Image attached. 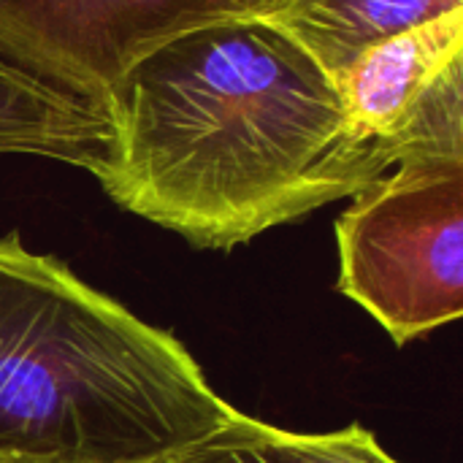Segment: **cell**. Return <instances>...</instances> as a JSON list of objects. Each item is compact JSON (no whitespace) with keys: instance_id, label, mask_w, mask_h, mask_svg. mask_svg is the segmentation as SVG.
Returning a JSON list of instances; mask_svg holds the SVG:
<instances>
[{"instance_id":"6da1fadb","label":"cell","mask_w":463,"mask_h":463,"mask_svg":"<svg viewBox=\"0 0 463 463\" xmlns=\"http://www.w3.org/2000/svg\"><path fill=\"white\" fill-rule=\"evenodd\" d=\"M95 179L201 250L353 198L399 165L364 141L334 79L266 16L217 22L146 54L119 84Z\"/></svg>"},{"instance_id":"7a4b0ae2","label":"cell","mask_w":463,"mask_h":463,"mask_svg":"<svg viewBox=\"0 0 463 463\" xmlns=\"http://www.w3.org/2000/svg\"><path fill=\"white\" fill-rule=\"evenodd\" d=\"M231 410L179 339L0 236V458L141 463Z\"/></svg>"},{"instance_id":"3957f363","label":"cell","mask_w":463,"mask_h":463,"mask_svg":"<svg viewBox=\"0 0 463 463\" xmlns=\"http://www.w3.org/2000/svg\"><path fill=\"white\" fill-rule=\"evenodd\" d=\"M339 290L396 345L463 312V155H415L336 220Z\"/></svg>"},{"instance_id":"277c9868","label":"cell","mask_w":463,"mask_h":463,"mask_svg":"<svg viewBox=\"0 0 463 463\" xmlns=\"http://www.w3.org/2000/svg\"><path fill=\"white\" fill-rule=\"evenodd\" d=\"M290 0H0V60L109 114L122 79L193 30Z\"/></svg>"},{"instance_id":"5b68a950","label":"cell","mask_w":463,"mask_h":463,"mask_svg":"<svg viewBox=\"0 0 463 463\" xmlns=\"http://www.w3.org/2000/svg\"><path fill=\"white\" fill-rule=\"evenodd\" d=\"M461 8L463 0H290L266 19L336 79L369 46Z\"/></svg>"},{"instance_id":"8992f818","label":"cell","mask_w":463,"mask_h":463,"mask_svg":"<svg viewBox=\"0 0 463 463\" xmlns=\"http://www.w3.org/2000/svg\"><path fill=\"white\" fill-rule=\"evenodd\" d=\"M141 463H399L361 426L328 434L282 431L236 410L212 431Z\"/></svg>"},{"instance_id":"52a82bcc","label":"cell","mask_w":463,"mask_h":463,"mask_svg":"<svg viewBox=\"0 0 463 463\" xmlns=\"http://www.w3.org/2000/svg\"><path fill=\"white\" fill-rule=\"evenodd\" d=\"M62 125L49 111L0 100V155H38L54 160L62 152Z\"/></svg>"},{"instance_id":"ba28073f","label":"cell","mask_w":463,"mask_h":463,"mask_svg":"<svg viewBox=\"0 0 463 463\" xmlns=\"http://www.w3.org/2000/svg\"><path fill=\"white\" fill-rule=\"evenodd\" d=\"M0 463H57V461H24V458H0Z\"/></svg>"}]
</instances>
